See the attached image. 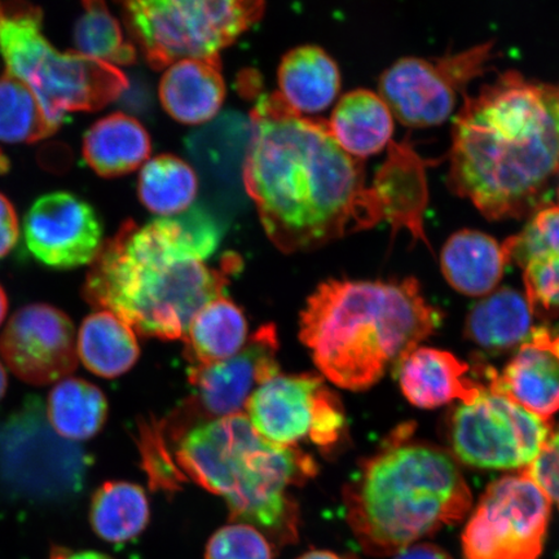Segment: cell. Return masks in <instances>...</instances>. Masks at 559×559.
I'll use <instances>...</instances> for the list:
<instances>
[{"label": "cell", "instance_id": "6da1fadb", "mask_svg": "<svg viewBox=\"0 0 559 559\" xmlns=\"http://www.w3.org/2000/svg\"><path fill=\"white\" fill-rule=\"evenodd\" d=\"M242 179L265 233L288 253L382 221L359 159L335 143L326 122L296 114L277 93L260 94L250 111Z\"/></svg>", "mask_w": 559, "mask_h": 559}, {"label": "cell", "instance_id": "7a4b0ae2", "mask_svg": "<svg viewBox=\"0 0 559 559\" xmlns=\"http://www.w3.org/2000/svg\"><path fill=\"white\" fill-rule=\"evenodd\" d=\"M219 241L221 228L200 207L143 227L126 222L91 263L83 298L115 313L135 333L183 340L195 314L225 295L240 269V258L233 254L219 267L204 263Z\"/></svg>", "mask_w": 559, "mask_h": 559}, {"label": "cell", "instance_id": "3957f363", "mask_svg": "<svg viewBox=\"0 0 559 559\" xmlns=\"http://www.w3.org/2000/svg\"><path fill=\"white\" fill-rule=\"evenodd\" d=\"M559 179V97L520 73L466 97L454 121L449 185L487 219L539 212Z\"/></svg>", "mask_w": 559, "mask_h": 559}, {"label": "cell", "instance_id": "277c9868", "mask_svg": "<svg viewBox=\"0 0 559 559\" xmlns=\"http://www.w3.org/2000/svg\"><path fill=\"white\" fill-rule=\"evenodd\" d=\"M439 321L416 278L330 280L307 300L299 337L321 374L340 388L361 391L428 338Z\"/></svg>", "mask_w": 559, "mask_h": 559}, {"label": "cell", "instance_id": "5b68a950", "mask_svg": "<svg viewBox=\"0 0 559 559\" xmlns=\"http://www.w3.org/2000/svg\"><path fill=\"white\" fill-rule=\"evenodd\" d=\"M177 464L227 502L230 522L254 526L277 547L297 542L299 509L289 489L317 472L309 454L269 442L248 416L237 414L187 432Z\"/></svg>", "mask_w": 559, "mask_h": 559}, {"label": "cell", "instance_id": "8992f818", "mask_svg": "<svg viewBox=\"0 0 559 559\" xmlns=\"http://www.w3.org/2000/svg\"><path fill=\"white\" fill-rule=\"evenodd\" d=\"M405 431L362 464L345 488L347 520L368 554H400L424 536L464 519L469 487L450 454L405 442Z\"/></svg>", "mask_w": 559, "mask_h": 559}, {"label": "cell", "instance_id": "52a82bcc", "mask_svg": "<svg viewBox=\"0 0 559 559\" xmlns=\"http://www.w3.org/2000/svg\"><path fill=\"white\" fill-rule=\"evenodd\" d=\"M0 55L5 73L33 91L58 130L70 111L99 110L129 88L120 68L56 50L44 34V13L26 0H0Z\"/></svg>", "mask_w": 559, "mask_h": 559}, {"label": "cell", "instance_id": "ba28073f", "mask_svg": "<svg viewBox=\"0 0 559 559\" xmlns=\"http://www.w3.org/2000/svg\"><path fill=\"white\" fill-rule=\"evenodd\" d=\"M128 37L152 69L219 56L260 23L264 0H116Z\"/></svg>", "mask_w": 559, "mask_h": 559}, {"label": "cell", "instance_id": "9c48e42d", "mask_svg": "<svg viewBox=\"0 0 559 559\" xmlns=\"http://www.w3.org/2000/svg\"><path fill=\"white\" fill-rule=\"evenodd\" d=\"M551 425L486 386L472 403L453 411L451 449L461 463L480 469H527L539 457Z\"/></svg>", "mask_w": 559, "mask_h": 559}, {"label": "cell", "instance_id": "30bf717a", "mask_svg": "<svg viewBox=\"0 0 559 559\" xmlns=\"http://www.w3.org/2000/svg\"><path fill=\"white\" fill-rule=\"evenodd\" d=\"M551 504L526 472L495 480L466 524L465 559H539Z\"/></svg>", "mask_w": 559, "mask_h": 559}, {"label": "cell", "instance_id": "8fae6325", "mask_svg": "<svg viewBox=\"0 0 559 559\" xmlns=\"http://www.w3.org/2000/svg\"><path fill=\"white\" fill-rule=\"evenodd\" d=\"M247 411L254 429L285 449L310 439L320 450L330 451L346 426L338 397L313 374L272 377L251 394Z\"/></svg>", "mask_w": 559, "mask_h": 559}, {"label": "cell", "instance_id": "7c38bea8", "mask_svg": "<svg viewBox=\"0 0 559 559\" xmlns=\"http://www.w3.org/2000/svg\"><path fill=\"white\" fill-rule=\"evenodd\" d=\"M491 48L485 44L437 61L397 60L381 75L379 95L401 123L435 128L449 120L459 94L484 73Z\"/></svg>", "mask_w": 559, "mask_h": 559}, {"label": "cell", "instance_id": "4fadbf2b", "mask_svg": "<svg viewBox=\"0 0 559 559\" xmlns=\"http://www.w3.org/2000/svg\"><path fill=\"white\" fill-rule=\"evenodd\" d=\"M0 355L17 379L33 386L64 380L80 360L72 320L48 304L21 307L0 335Z\"/></svg>", "mask_w": 559, "mask_h": 559}, {"label": "cell", "instance_id": "5bb4252c", "mask_svg": "<svg viewBox=\"0 0 559 559\" xmlns=\"http://www.w3.org/2000/svg\"><path fill=\"white\" fill-rule=\"evenodd\" d=\"M85 466L80 447L56 435L46 407L32 396L0 424V472L19 481L79 480Z\"/></svg>", "mask_w": 559, "mask_h": 559}, {"label": "cell", "instance_id": "9a60e30c", "mask_svg": "<svg viewBox=\"0 0 559 559\" xmlns=\"http://www.w3.org/2000/svg\"><path fill=\"white\" fill-rule=\"evenodd\" d=\"M27 249L55 270L91 264L103 247V228L95 209L69 192L41 195L25 215Z\"/></svg>", "mask_w": 559, "mask_h": 559}, {"label": "cell", "instance_id": "2e32d148", "mask_svg": "<svg viewBox=\"0 0 559 559\" xmlns=\"http://www.w3.org/2000/svg\"><path fill=\"white\" fill-rule=\"evenodd\" d=\"M278 338L275 325L267 324L247 341L239 353L205 367H193L190 380L202 408L210 416L241 414L251 394L278 374Z\"/></svg>", "mask_w": 559, "mask_h": 559}, {"label": "cell", "instance_id": "e0dca14e", "mask_svg": "<svg viewBox=\"0 0 559 559\" xmlns=\"http://www.w3.org/2000/svg\"><path fill=\"white\" fill-rule=\"evenodd\" d=\"M226 94L221 56L174 62L165 69L158 87L166 114L188 126L212 121L225 104Z\"/></svg>", "mask_w": 559, "mask_h": 559}, {"label": "cell", "instance_id": "ac0fdd59", "mask_svg": "<svg viewBox=\"0 0 559 559\" xmlns=\"http://www.w3.org/2000/svg\"><path fill=\"white\" fill-rule=\"evenodd\" d=\"M510 260L523 271L534 310H559V206L536 212L521 234L504 242Z\"/></svg>", "mask_w": 559, "mask_h": 559}, {"label": "cell", "instance_id": "d6986e66", "mask_svg": "<svg viewBox=\"0 0 559 559\" xmlns=\"http://www.w3.org/2000/svg\"><path fill=\"white\" fill-rule=\"evenodd\" d=\"M469 366L451 353L416 347L401 361L403 394L419 408H438L453 401L472 403L486 388L469 377Z\"/></svg>", "mask_w": 559, "mask_h": 559}, {"label": "cell", "instance_id": "ffe728a7", "mask_svg": "<svg viewBox=\"0 0 559 559\" xmlns=\"http://www.w3.org/2000/svg\"><path fill=\"white\" fill-rule=\"evenodd\" d=\"M486 373L489 389L531 414L549 421L559 411V358L548 348L527 342L500 374Z\"/></svg>", "mask_w": 559, "mask_h": 559}, {"label": "cell", "instance_id": "44dd1931", "mask_svg": "<svg viewBox=\"0 0 559 559\" xmlns=\"http://www.w3.org/2000/svg\"><path fill=\"white\" fill-rule=\"evenodd\" d=\"M278 96L300 116L319 115L337 100L341 73L323 48L300 46L280 62Z\"/></svg>", "mask_w": 559, "mask_h": 559}, {"label": "cell", "instance_id": "7402d4cb", "mask_svg": "<svg viewBox=\"0 0 559 559\" xmlns=\"http://www.w3.org/2000/svg\"><path fill=\"white\" fill-rule=\"evenodd\" d=\"M509 261L504 243L474 229L452 235L440 255L447 282L453 289L473 297L491 293L504 275Z\"/></svg>", "mask_w": 559, "mask_h": 559}, {"label": "cell", "instance_id": "603a6c76", "mask_svg": "<svg viewBox=\"0 0 559 559\" xmlns=\"http://www.w3.org/2000/svg\"><path fill=\"white\" fill-rule=\"evenodd\" d=\"M82 152L99 177L118 178L134 173L150 159L152 142L135 117L118 111L91 126Z\"/></svg>", "mask_w": 559, "mask_h": 559}, {"label": "cell", "instance_id": "cb8c5ba5", "mask_svg": "<svg viewBox=\"0 0 559 559\" xmlns=\"http://www.w3.org/2000/svg\"><path fill=\"white\" fill-rule=\"evenodd\" d=\"M328 129L348 156L367 158L391 142L394 116L379 94L355 90L335 105Z\"/></svg>", "mask_w": 559, "mask_h": 559}, {"label": "cell", "instance_id": "d4e9b609", "mask_svg": "<svg viewBox=\"0 0 559 559\" xmlns=\"http://www.w3.org/2000/svg\"><path fill=\"white\" fill-rule=\"evenodd\" d=\"M534 307L526 295L502 288L473 307L466 319V335L488 352H504L533 337Z\"/></svg>", "mask_w": 559, "mask_h": 559}, {"label": "cell", "instance_id": "484cf974", "mask_svg": "<svg viewBox=\"0 0 559 559\" xmlns=\"http://www.w3.org/2000/svg\"><path fill=\"white\" fill-rule=\"evenodd\" d=\"M76 353L90 372L116 379L135 366L140 348L132 328L115 313L96 311L83 320Z\"/></svg>", "mask_w": 559, "mask_h": 559}, {"label": "cell", "instance_id": "4316f807", "mask_svg": "<svg viewBox=\"0 0 559 559\" xmlns=\"http://www.w3.org/2000/svg\"><path fill=\"white\" fill-rule=\"evenodd\" d=\"M183 341L193 367L214 365L239 353L247 344L248 321L240 307L223 295L202 307Z\"/></svg>", "mask_w": 559, "mask_h": 559}, {"label": "cell", "instance_id": "83f0119b", "mask_svg": "<svg viewBox=\"0 0 559 559\" xmlns=\"http://www.w3.org/2000/svg\"><path fill=\"white\" fill-rule=\"evenodd\" d=\"M46 415L56 435L69 442H83L104 428L108 401L95 384L67 377L48 395Z\"/></svg>", "mask_w": 559, "mask_h": 559}, {"label": "cell", "instance_id": "f1b7e54d", "mask_svg": "<svg viewBox=\"0 0 559 559\" xmlns=\"http://www.w3.org/2000/svg\"><path fill=\"white\" fill-rule=\"evenodd\" d=\"M150 516V501L144 489L130 481H107L91 500V526L108 543L135 539L148 526Z\"/></svg>", "mask_w": 559, "mask_h": 559}, {"label": "cell", "instance_id": "f546056e", "mask_svg": "<svg viewBox=\"0 0 559 559\" xmlns=\"http://www.w3.org/2000/svg\"><path fill=\"white\" fill-rule=\"evenodd\" d=\"M199 193V177L187 160L159 155L140 167L138 195L153 214L173 216L192 207Z\"/></svg>", "mask_w": 559, "mask_h": 559}, {"label": "cell", "instance_id": "4dcf8cb0", "mask_svg": "<svg viewBox=\"0 0 559 559\" xmlns=\"http://www.w3.org/2000/svg\"><path fill=\"white\" fill-rule=\"evenodd\" d=\"M82 13L74 26L76 52L120 68L134 64L138 50L126 37L120 21L105 0H81Z\"/></svg>", "mask_w": 559, "mask_h": 559}, {"label": "cell", "instance_id": "1f68e13d", "mask_svg": "<svg viewBox=\"0 0 559 559\" xmlns=\"http://www.w3.org/2000/svg\"><path fill=\"white\" fill-rule=\"evenodd\" d=\"M56 131L38 97L24 82L9 73L0 76V142L29 144Z\"/></svg>", "mask_w": 559, "mask_h": 559}, {"label": "cell", "instance_id": "d6a6232c", "mask_svg": "<svg viewBox=\"0 0 559 559\" xmlns=\"http://www.w3.org/2000/svg\"><path fill=\"white\" fill-rule=\"evenodd\" d=\"M206 559H272L274 548L260 530L247 523L230 522L210 537Z\"/></svg>", "mask_w": 559, "mask_h": 559}, {"label": "cell", "instance_id": "836d02e7", "mask_svg": "<svg viewBox=\"0 0 559 559\" xmlns=\"http://www.w3.org/2000/svg\"><path fill=\"white\" fill-rule=\"evenodd\" d=\"M163 436L164 431L158 426H144L142 430L144 467L153 486L165 491H174L179 487L185 475L173 463Z\"/></svg>", "mask_w": 559, "mask_h": 559}, {"label": "cell", "instance_id": "e575fe53", "mask_svg": "<svg viewBox=\"0 0 559 559\" xmlns=\"http://www.w3.org/2000/svg\"><path fill=\"white\" fill-rule=\"evenodd\" d=\"M523 472H526L559 508V429L551 431L539 457Z\"/></svg>", "mask_w": 559, "mask_h": 559}, {"label": "cell", "instance_id": "d590c367", "mask_svg": "<svg viewBox=\"0 0 559 559\" xmlns=\"http://www.w3.org/2000/svg\"><path fill=\"white\" fill-rule=\"evenodd\" d=\"M20 239V223L15 206L0 193V260L10 254Z\"/></svg>", "mask_w": 559, "mask_h": 559}, {"label": "cell", "instance_id": "8d00e7d4", "mask_svg": "<svg viewBox=\"0 0 559 559\" xmlns=\"http://www.w3.org/2000/svg\"><path fill=\"white\" fill-rule=\"evenodd\" d=\"M395 559H452V557L436 545L417 544L401 550Z\"/></svg>", "mask_w": 559, "mask_h": 559}, {"label": "cell", "instance_id": "74e56055", "mask_svg": "<svg viewBox=\"0 0 559 559\" xmlns=\"http://www.w3.org/2000/svg\"><path fill=\"white\" fill-rule=\"evenodd\" d=\"M52 559H111L107 555L99 554V551L82 550V551H67L55 550Z\"/></svg>", "mask_w": 559, "mask_h": 559}, {"label": "cell", "instance_id": "f35d334b", "mask_svg": "<svg viewBox=\"0 0 559 559\" xmlns=\"http://www.w3.org/2000/svg\"><path fill=\"white\" fill-rule=\"evenodd\" d=\"M298 559H345L338 555L333 554L330 550H311L307 551L304 556H300Z\"/></svg>", "mask_w": 559, "mask_h": 559}, {"label": "cell", "instance_id": "ab89813d", "mask_svg": "<svg viewBox=\"0 0 559 559\" xmlns=\"http://www.w3.org/2000/svg\"><path fill=\"white\" fill-rule=\"evenodd\" d=\"M7 312H9V297H7L3 286L0 285V325L3 324Z\"/></svg>", "mask_w": 559, "mask_h": 559}, {"label": "cell", "instance_id": "60d3db41", "mask_svg": "<svg viewBox=\"0 0 559 559\" xmlns=\"http://www.w3.org/2000/svg\"><path fill=\"white\" fill-rule=\"evenodd\" d=\"M7 388H9V377H7L5 368L2 361H0V401L3 400Z\"/></svg>", "mask_w": 559, "mask_h": 559}, {"label": "cell", "instance_id": "b9f144b4", "mask_svg": "<svg viewBox=\"0 0 559 559\" xmlns=\"http://www.w3.org/2000/svg\"><path fill=\"white\" fill-rule=\"evenodd\" d=\"M557 91H558V97H559V88Z\"/></svg>", "mask_w": 559, "mask_h": 559}]
</instances>
